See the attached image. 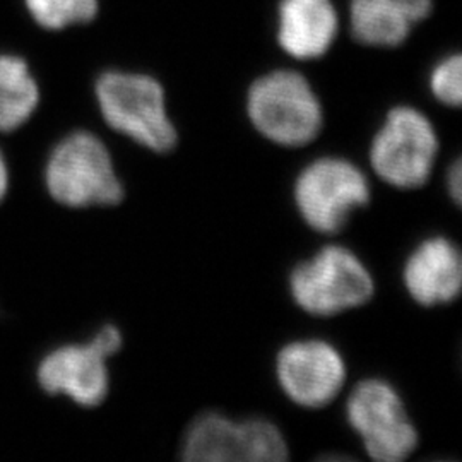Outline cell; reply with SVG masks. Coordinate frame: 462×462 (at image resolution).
<instances>
[{
    "label": "cell",
    "mask_w": 462,
    "mask_h": 462,
    "mask_svg": "<svg viewBox=\"0 0 462 462\" xmlns=\"http://www.w3.org/2000/svg\"><path fill=\"white\" fill-rule=\"evenodd\" d=\"M245 108L257 134L280 148H305L324 129L322 103L297 70H273L255 79Z\"/></svg>",
    "instance_id": "4"
},
{
    "label": "cell",
    "mask_w": 462,
    "mask_h": 462,
    "mask_svg": "<svg viewBox=\"0 0 462 462\" xmlns=\"http://www.w3.org/2000/svg\"><path fill=\"white\" fill-rule=\"evenodd\" d=\"M274 377L282 396L301 410H324L343 394L347 364L341 349L324 337H300L278 349Z\"/></svg>",
    "instance_id": "9"
},
{
    "label": "cell",
    "mask_w": 462,
    "mask_h": 462,
    "mask_svg": "<svg viewBox=\"0 0 462 462\" xmlns=\"http://www.w3.org/2000/svg\"><path fill=\"white\" fill-rule=\"evenodd\" d=\"M42 185L50 200L69 213L118 208L127 196L112 149L84 125L53 141L42 166Z\"/></svg>",
    "instance_id": "1"
},
{
    "label": "cell",
    "mask_w": 462,
    "mask_h": 462,
    "mask_svg": "<svg viewBox=\"0 0 462 462\" xmlns=\"http://www.w3.org/2000/svg\"><path fill=\"white\" fill-rule=\"evenodd\" d=\"M440 139L429 116L410 105L393 106L368 148L372 173L393 189L416 190L429 183Z\"/></svg>",
    "instance_id": "6"
},
{
    "label": "cell",
    "mask_w": 462,
    "mask_h": 462,
    "mask_svg": "<svg viewBox=\"0 0 462 462\" xmlns=\"http://www.w3.org/2000/svg\"><path fill=\"white\" fill-rule=\"evenodd\" d=\"M430 91L442 105L459 108L462 103L461 55H450L433 67L430 74Z\"/></svg>",
    "instance_id": "16"
},
{
    "label": "cell",
    "mask_w": 462,
    "mask_h": 462,
    "mask_svg": "<svg viewBox=\"0 0 462 462\" xmlns=\"http://www.w3.org/2000/svg\"><path fill=\"white\" fill-rule=\"evenodd\" d=\"M377 282L353 248L329 244L300 261L288 274V293L301 312L330 319L362 309L375 297Z\"/></svg>",
    "instance_id": "3"
},
{
    "label": "cell",
    "mask_w": 462,
    "mask_h": 462,
    "mask_svg": "<svg viewBox=\"0 0 462 462\" xmlns=\"http://www.w3.org/2000/svg\"><path fill=\"white\" fill-rule=\"evenodd\" d=\"M430 11L431 0H351V33L364 45L397 47Z\"/></svg>",
    "instance_id": "13"
},
{
    "label": "cell",
    "mask_w": 462,
    "mask_h": 462,
    "mask_svg": "<svg viewBox=\"0 0 462 462\" xmlns=\"http://www.w3.org/2000/svg\"><path fill=\"white\" fill-rule=\"evenodd\" d=\"M40 105V86L28 60L0 51V137L19 131Z\"/></svg>",
    "instance_id": "14"
},
{
    "label": "cell",
    "mask_w": 462,
    "mask_h": 462,
    "mask_svg": "<svg viewBox=\"0 0 462 462\" xmlns=\"http://www.w3.org/2000/svg\"><path fill=\"white\" fill-rule=\"evenodd\" d=\"M345 418L372 461L404 462L420 446V431L401 393L389 380H358L347 394Z\"/></svg>",
    "instance_id": "8"
},
{
    "label": "cell",
    "mask_w": 462,
    "mask_h": 462,
    "mask_svg": "<svg viewBox=\"0 0 462 462\" xmlns=\"http://www.w3.org/2000/svg\"><path fill=\"white\" fill-rule=\"evenodd\" d=\"M446 190L450 200L459 206L462 200V162L456 158L446 171Z\"/></svg>",
    "instance_id": "17"
},
{
    "label": "cell",
    "mask_w": 462,
    "mask_h": 462,
    "mask_svg": "<svg viewBox=\"0 0 462 462\" xmlns=\"http://www.w3.org/2000/svg\"><path fill=\"white\" fill-rule=\"evenodd\" d=\"M401 278L406 293L420 307L450 305L462 291L461 250L444 235L427 236L406 255Z\"/></svg>",
    "instance_id": "11"
},
{
    "label": "cell",
    "mask_w": 462,
    "mask_h": 462,
    "mask_svg": "<svg viewBox=\"0 0 462 462\" xmlns=\"http://www.w3.org/2000/svg\"><path fill=\"white\" fill-rule=\"evenodd\" d=\"M291 196L301 221L315 233L332 236L372 202V183L362 166L345 156L328 154L298 171Z\"/></svg>",
    "instance_id": "5"
},
{
    "label": "cell",
    "mask_w": 462,
    "mask_h": 462,
    "mask_svg": "<svg viewBox=\"0 0 462 462\" xmlns=\"http://www.w3.org/2000/svg\"><path fill=\"white\" fill-rule=\"evenodd\" d=\"M337 14L330 0H281L278 42L298 60H312L330 49Z\"/></svg>",
    "instance_id": "12"
},
{
    "label": "cell",
    "mask_w": 462,
    "mask_h": 462,
    "mask_svg": "<svg viewBox=\"0 0 462 462\" xmlns=\"http://www.w3.org/2000/svg\"><path fill=\"white\" fill-rule=\"evenodd\" d=\"M9 187H11V170H9V162H7L5 151L0 144V204H2L4 199L7 198Z\"/></svg>",
    "instance_id": "18"
},
{
    "label": "cell",
    "mask_w": 462,
    "mask_h": 462,
    "mask_svg": "<svg viewBox=\"0 0 462 462\" xmlns=\"http://www.w3.org/2000/svg\"><path fill=\"white\" fill-rule=\"evenodd\" d=\"M185 462H284L290 444L278 423L265 416L233 418L223 411L198 414L180 442Z\"/></svg>",
    "instance_id": "7"
},
{
    "label": "cell",
    "mask_w": 462,
    "mask_h": 462,
    "mask_svg": "<svg viewBox=\"0 0 462 462\" xmlns=\"http://www.w3.org/2000/svg\"><path fill=\"white\" fill-rule=\"evenodd\" d=\"M110 358L89 337L67 339L49 347L36 362L38 389L74 408L97 410L112 393Z\"/></svg>",
    "instance_id": "10"
},
{
    "label": "cell",
    "mask_w": 462,
    "mask_h": 462,
    "mask_svg": "<svg viewBox=\"0 0 462 462\" xmlns=\"http://www.w3.org/2000/svg\"><path fill=\"white\" fill-rule=\"evenodd\" d=\"M34 24L45 32H62L93 23L99 0H23Z\"/></svg>",
    "instance_id": "15"
},
{
    "label": "cell",
    "mask_w": 462,
    "mask_h": 462,
    "mask_svg": "<svg viewBox=\"0 0 462 462\" xmlns=\"http://www.w3.org/2000/svg\"><path fill=\"white\" fill-rule=\"evenodd\" d=\"M93 101L103 125L139 148L168 154L179 146L165 89L148 74L103 69L93 79Z\"/></svg>",
    "instance_id": "2"
}]
</instances>
